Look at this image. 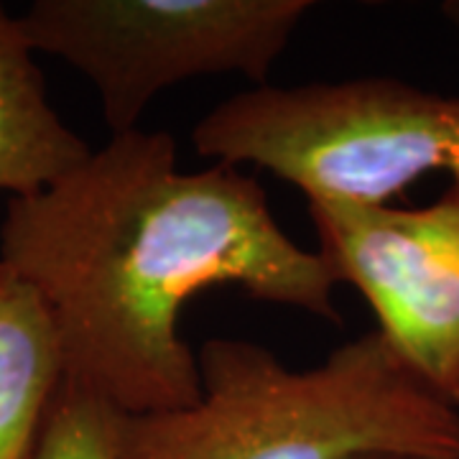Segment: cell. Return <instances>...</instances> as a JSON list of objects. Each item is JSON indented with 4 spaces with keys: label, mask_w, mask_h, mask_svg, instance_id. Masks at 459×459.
Wrapping results in <instances>:
<instances>
[{
    "label": "cell",
    "mask_w": 459,
    "mask_h": 459,
    "mask_svg": "<svg viewBox=\"0 0 459 459\" xmlns=\"http://www.w3.org/2000/svg\"><path fill=\"white\" fill-rule=\"evenodd\" d=\"M0 261L44 299L66 383L126 416L199 398L179 319L207 289L340 325L329 265L283 232L258 179L220 161L181 171L164 131L113 135L41 195L8 199Z\"/></svg>",
    "instance_id": "obj_1"
},
{
    "label": "cell",
    "mask_w": 459,
    "mask_h": 459,
    "mask_svg": "<svg viewBox=\"0 0 459 459\" xmlns=\"http://www.w3.org/2000/svg\"><path fill=\"white\" fill-rule=\"evenodd\" d=\"M197 368L192 406L115 413V459H459V409L377 329L309 370L286 368L263 344L214 337Z\"/></svg>",
    "instance_id": "obj_2"
},
{
    "label": "cell",
    "mask_w": 459,
    "mask_h": 459,
    "mask_svg": "<svg viewBox=\"0 0 459 459\" xmlns=\"http://www.w3.org/2000/svg\"><path fill=\"white\" fill-rule=\"evenodd\" d=\"M192 143L220 164L261 166L307 199L391 204L429 174L459 179V95L395 77L263 84L204 115Z\"/></svg>",
    "instance_id": "obj_3"
},
{
    "label": "cell",
    "mask_w": 459,
    "mask_h": 459,
    "mask_svg": "<svg viewBox=\"0 0 459 459\" xmlns=\"http://www.w3.org/2000/svg\"><path fill=\"white\" fill-rule=\"evenodd\" d=\"M314 8L312 0H33L18 26L33 51L82 72L120 135L184 80L243 74L268 84Z\"/></svg>",
    "instance_id": "obj_4"
},
{
    "label": "cell",
    "mask_w": 459,
    "mask_h": 459,
    "mask_svg": "<svg viewBox=\"0 0 459 459\" xmlns=\"http://www.w3.org/2000/svg\"><path fill=\"white\" fill-rule=\"evenodd\" d=\"M319 255L370 304L377 332L459 409V179L424 207L307 199Z\"/></svg>",
    "instance_id": "obj_5"
},
{
    "label": "cell",
    "mask_w": 459,
    "mask_h": 459,
    "mask_svg": "<svg viewBox=\"0 0 459 459\" xmlns=\"http://www.w3.org/2000/svg\"><path fill=\"white\" fill-rule=\"evenodd\" d=\"M31 44L0 5V192L41 195L90 159L92 148L51 108Z\"/></svg>",
    "instance_id": "obj_6"
},
{
    "label": "cell",
    "mask_w": 459,
    "mask_h": 459,
    "mask_svg": "<svg viewBox=\"0 0 459 459\" xmlns=\"http://www.w3.org/2000/svg\"><path fill=\"white\" fill-rule=\"evenodd\" d=\"M65 383V355L44 299L0 261V459H31Z\"/></svg>",
    "instance_id": "obj_7"
},
{
    "label": "cell",
    "mask_w": 459,
    "mask_h": 459,
    "mask_svg": "<svg viewBox=\"0 0 459 459\" xmlns=\"http://www.w3.org/2000/svg\"><path fill=\"white\" fill-rule=\"evenodd\" d=\"M115 411L62 383L31 459H115Z\"/></svg>",
    "instance_id": "obj_8"
},
{
    "label": "cell",
    "mask_w": 459,
    "mask_h": 459,
    "mask_svg": "<svg viewBox=\"0 0 459 459\" xmlns=\"http://www.w3.org/2000/svg\"><path fill=\"white\" fill-rule=\"evenodd\" d=\"M442 13L446 16V21L455 26V29H459V0H452V3H444L442 5Z\"/></svg>",
    "instance_id": "obj_9"
},
{
    "label": "cell",
    "mask_w": 459,
    "mask_h": 459,
    "mask_svg": "<svg viewBox=\"0 0 459 459\" xmlns=\"http://www.w3.org/2000/svg\"><path fill=\"white\" fill-rule=\"evenodd\" d=\"M350 459H429V457H416V455H391V452H373V455H358V457Z\"/></svg>",
    "instance_id": "obj_10"
}]
</instances>
